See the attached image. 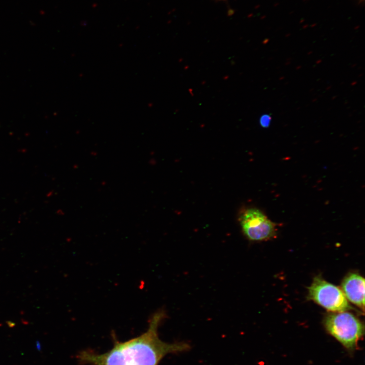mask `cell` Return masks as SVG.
I'll return each instance as SVG.
<instances>
[{
    "mask_svg": "<svg viewBox=\"0 0 365 365\" xmlns=\"http://www.w3.org/2000/svg\"><path fill=\"white\" fill-rule=\"evenodd\" d=\"M166 316L163 310H159L151 317L147 331L140 336L123 342L115 340L114 347L104 353L83 351L77 358L91 365H158L166 355L190 348L185 342L168 343L160 339L158 327Z\"/></svg>",
    "mask_w": 365,
    "mask_h": 365,
    "instance_id": "6da1fadb",
    "label": "cell"
},
{
    "mask_svg": "<svg viewBox=\"0 0 365 365\" xmlns=\"http://www.w3.org/2000/svg\"><path fill=\"white\" fill-rule=\"evenodd\" d=\"M323 324L327 333L348 352L356 350L364 334V325L353 314L340 312L327 315Z\"/></svg>",
    "mask_w": 365,
    "mask_h": 365,
    "instance_id": "7a4b0ae2",
    "label": "cell"
},
{
    "mask_svg": "<svg viewBox=\"0 0 365 365\" xmlns=\"http://www.w3.org/2000/svg\"><path fill=\"white\" fill-rule=\"evenodd\" d=\"M308 298L333 312H344L351 309L343 291L320 276L315 277L309 287Z\"/></svg>",
    "mask_w": 365,
    "mask_h": 365,
    "instance_id": "3957f363",
    "label": "cell"
},
{
    "mask_svg": "<svg viewBox=\"0 0 365 365\" xmlns=\"http://www.w3.org/2000/svg\"><path fill=\"white\" fill-rule=\"evenodd\" d=\"M238 221L242 232L251 241H263L276 234V225L260 210L247 208L240 211Z\"/></svg>",
    "mask_w": 365,
    "mask_h": 365,
    "instance_id": "277c9868",
    "label": "cell"
},
{
    "mask_svg": "<svg viewBox=\"0 0 365 365\" xmlns=\"http://www.w3.org/2000/svg\"><path fill=\"white\" fill-rule=\"evenodd\" d=\"M342 291L346 299L362 310L364 306V279L356 273L347 275L342 282Z\"/></svg>",
    "mask_w": 365,
    "mask_h": 365,
    "instance_id": "5b68a950",
    "label": "cell"
},
{
    "mask_svg": "<svg viewBox=\"0 0 365 365\" xmlns=\"http://www.w3.org/2000/svg\"><path fill=\"white\" fill-rule=\"evenodd\" d=\"M270 118L267 116H263L260 120L261 125L263 127H267L270 123Z\"/></svg>",
    "mask_w": 365,
    "mask_h": 365,
    "instance_id": "8992f818",
    "label": "cell"
}]
</instances>
